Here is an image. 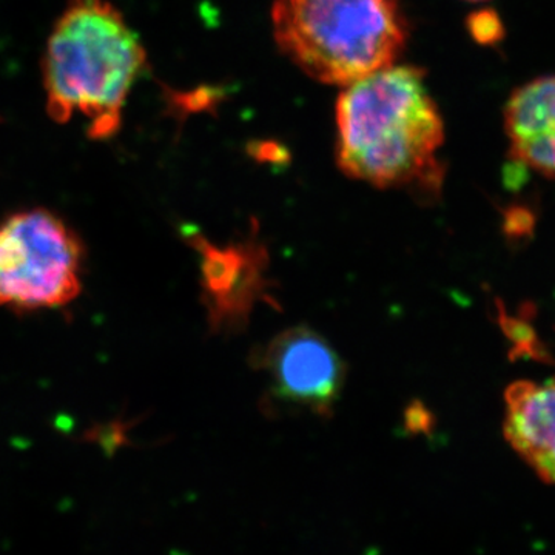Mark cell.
Segmentation results:
<instances>
[{
  "label": "cell",
  "instance_id": "7",
  "mask_svg": "<svg viewBox=\"0 0 555 555\" xmlns=\"http://www.w3.org/2000/svg\"><path fill=\"white\" fill-rule=\"evenodd\" d=\"M503 436L540 480L555 483V377L507 386Z\"/></svg>",
  "mask_w": 555,
  "mask_h": 555
},
{
  "label": "cell",
  "instance_id": "4",
  "mask_svg": "<svg viewBox=\"0 0 555 555\" xmlns=\"http://www.w3.org/2000/svg\"><path fill=\"white\" fill-rule=\"evenodd\" d=\"M83 272L86 247L60 215L30 208L0 221V308H65L82 292Z\"/></svg>",
  "mask_w": 555,
  "mask_h": 555
},
{
  "label": "cell",
  "instance_id": "1",
  "mask_svg": "<svg viewBox=\"0 0 555 555\" xmlns=\"http://www.w3.org/2000/svg\"><path fill=\"white\" fill-rule=\"evenodd\" d=\"M337 164L349 178L436 203L443 190L444 122L423 69L389 65L345 87L337 102Z\"/></svg>",
  "mask_w": 555,
  "mask_h": 555
},
{
  "label": "cell",
  "instance_id": "5",
  "mask_svg": "<svg viewBox=\"0 0 555 555\" xmlns=\"http://www.w3.org/2000/svg\"><path fill=\"white\" fill-rule=\"evenodd\" d=\"M182 238L198 257L201 305L208 334L235 337L246 331L258 305L280 309L270 278V251L254 221L246 235L218 244L198 229L182 228Z\"/></svg>",
  "mask_w": 555,
  "mask_h": 555
},
{
  "label": "cell",
  "instance_id": "6",
  "mask_svg": "<svg viewBox=\"0 0 555 555\" xmlns=\"http://www.w3.org/2000/svg\"><path fill=\"white\" fill-rule=\"evenodd\" d=\"M250 366L264 375L262 411L332 418L347 379L345 360L315 328L288 327L255 347Z\"/></svg>",
  "mask_w": 555,
  "mask_h": 555
},
{
  "label": "cell",
  "instance_id": "9",
  "mask_svg": "<svg viewBox=\"0 0 555 555\" xmlns=\"http://www.w3.org/2000/svg\"><path fill=\"white\" fill-rule=\"evenodd\" d=\"M467 30L480 46H495L505 38V27L499 14L492 10H480L467 17Z\"/></svg>",
  "mask_w": 555,
  "mask_h": 555
},
{
  "label": "cell",
  "instance_id": "3",
  "mask_svg": "<svg viewBox=\"0 0 555 555\" xmlns=\"http://www.w3.org/2000/svg\"><path fill=\"white\" fill-rule=\"evenodd\" d=\"M272 28L287 60L341 87L392 65L408 39L400 0H275Z\"/></svg>",
  "mask_w": 555,
  "mask_h": 555
},
{
  "label": "cell",
  "instance_id": "10",
  "mask_svg": "<svg viewBox=\"0 0 555 555\" xmlns=\"http://www.w3.org/2000/svg\"><path fill=\"white\" fill-rule=\"evenodd\" d=\"M467 2H485V0H467Z\"/></svg>",
  "mask_w": 555,
  "mask_h": 555
},
{
  "label": "cell",
  "instance_id": "8",
  "mask_svg": "<svg viewBox=\"0 0 555 555\" xmlns=\"http://www.w3.org/2000/svg\"><path fill=\"white\" fill-rule=\"evenodd\" d=\"M503 124L509 158L555 179V75L524 83L507 98Z\"/></svg>",
  "mask_w": 555,
  "mask_h": 555
},
{
  "label": "cell",
  "instance_id": "2",
  "mask_svg": "<svg viewBox=\"0 0 555 555\" xmlns=\"http://www.w3.org/2000/svg\"><path fill=\"white\" fill-rule=\"evenodd\" d=\"M145 67L141 40L112 2L68 0L43 54L47 112L60 124L82 116L90 139L113 138Z\"/></svg>",
  "mask_w": 555,
  "mask_h": 555
}]
</instances>
